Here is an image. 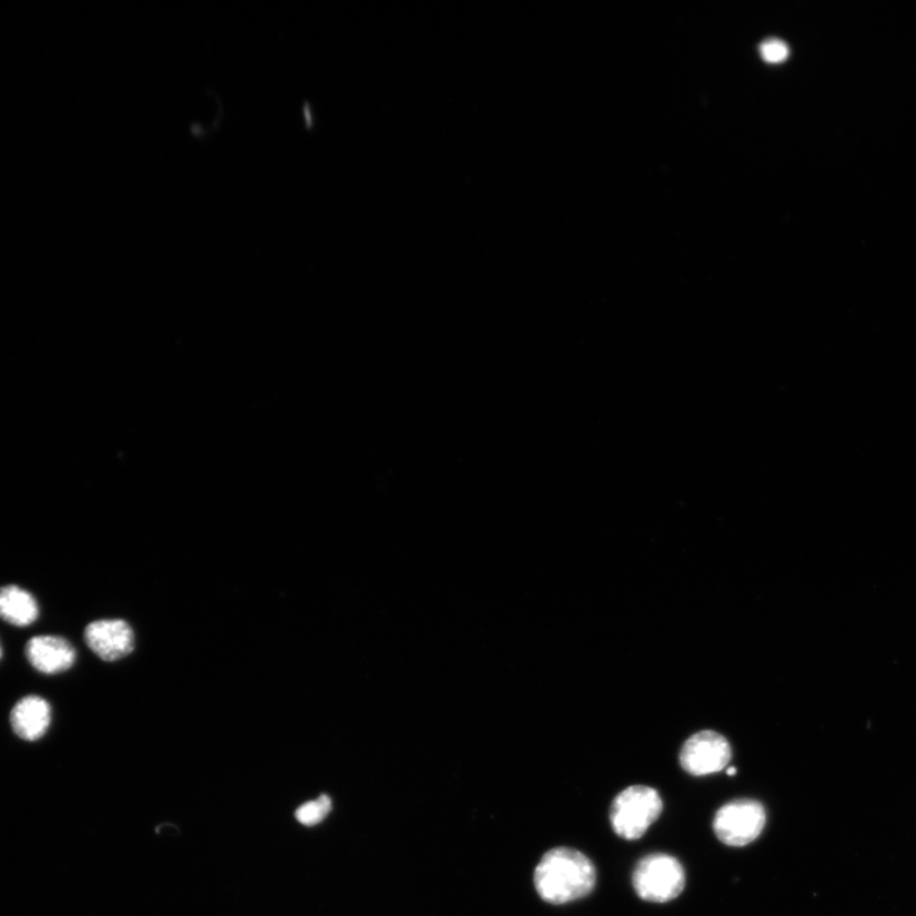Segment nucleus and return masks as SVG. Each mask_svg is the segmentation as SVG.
Listing matches in <instances>:
<instances>
[{
  "label": "nucleus",
  "instance_id": "12",
  "mask_svg": "<svg viewBox=\"0 0 916 916\" xmlns=\"http://www.w3.org/2000/svg\"><path fill=\"white\" fill-rule=\"evenodd\" d=\"M736 773H737V769H736V767H730V769H729V771H727V774H729L730 776H732V775H736Z\"/></svg>",
  "mask_w": 916,
  "mask_h": 916
},
{
  "label": "nucleus",
  "instance_id": "9",
  "mask_svg": "<svg viewBox=\"0 0 916 916\" xmlns=\"http://www.w3.org/2000/svg\"><path fill=\"white\" fill-rule=\"evenodd\" d=\"M39 618V604L33 596L17 586L0 589V619L14 627H29Z\"/></svg>",
  "mask_w": 916,
  "mask_h": 916
},
{
  "label": "nucleus",
  "instance_id": "13",
  "mask_svg": "<svg viewBox=\"0 0 916 916\" xmlns=\"http://www.w3.org/2000/svg\"><path fill=\"white\" fill-rule=\"evenodd\" d=\"M2 655H3L2 645H0V660H2Z\"/></svg>",
  "mask_w": 916,
  "mask_h": 916
},
{
  "label": "nucleus",
  "instance_id": "3",
  "mask_svg": "<svg viewBox=\"0 0 916 916\" xmlns=\"http://www.w3.org/2000/svg\"><path fill=\"white\" fill-rule=\"evenodd\" d=\"M635 893L648 903L664 904L684 892L685 871L669 854H651L638 863L633 875Z\"/></svg>",
  "mask_w": 916,
  "mask_h": 916
},
{
  "label": "nucleus",
  "instance_id": "2",
  "mask_svg": "<svg viewBox=\"0 0 916 916\" xmlns=\"http://www.w3.org/2000/svg\"><path fill=\"white\" fill-rule=\"evenodd\" d=\"M663 811L659 792L645 785L629 786L613 800L610 820L613 832L622 839L638 841Z\"/></svg>",
  "mask_w": 916,
  "mask_h": 916
},
{
  "label": "nucleus",
  "instance_id": "5",
  "mask_svg": "<svg viewBox=\"0 0 916 916\" xmlns=\"http://www.w3.org/2000/svg\"><path fill=\"white\" fill-rule=\"evenodd\" d=\"M731 759L730 742L714 731H703L691 736L680 754L682 769L695 776L720 773L727 767Z\"/></svg>",
  "mask_w": 916,
  "mask_h": 916
},
{
  "label": "nucleus",
  "instance_id": "1",
  "mask_svg": "<svg viewBox=\"0 0 916 916\" xmlns=\"http://www.w3.org/2000/svg\"><path fill=\"white\" fill-rule=\"evenodd\" d=\"M598 873L581 852L556 848L543 855L535 871V886L542 900L561 905L576 902L590 893Z\"/></svg>",
  "mask_w": 916,
  "mask_h": 916
},
{
  "label": "nucleus",
  "instance_id": "10",
  "mask_svg": "<svg viewBox=\"0 0 916 916\" xmlns=\"http://www.w3.org/2000/svg\"><path fill=\"white\" fill-rule=\"evenodd\" d=\"M332 808L333 802L330 797L323 794L318 800L307 802L304 806H301L296 811V818L302 825L314 826L323 823L325 817L330 814Z\"/></svg>",
  "mask_w": 916,
  "mask_h": 916
},
{
  "label": "nucleus",
  "instance_id": "7",
  "mask_svg": "<svg viewBox=\"0 0 916 916\" xmlns=\"http://www.w3.org/2000/svg\"><path fill=\"white\" fill-rule=\"evenodd\" d=\"M26 657L34 670L45 675H55L72 669L77 652L62 637L40 635L30 639L26 645Z\"/></svg>",
  "mask_w": 916,
  "mask_h": 916
},
{
  "label": "nucleus",
  "instance_id": "8",
  "mask_svg": "<svg viewBox=\"0 0 916 916\" xmlns=\"http://www.w3.org/2000/svg\"><path fill=\"white\" fill-rule=\"evenodd\" d=\"M51 708L45 699L38 695L24 696L13 706L11 724L17 736L23 741L40 740L50 727Z\"/></svg>",
  "mask_w": 916,
  "mask_h": 916
},
{
  "label": "nucleus",
  "instance_id": "4",
  "mask_svg": "<svg viewBox=\"0 0 916 916\" xmlns=\"http://www.w3.org/2000/svg\"><path fill=\"white\" fill-rule=\"evenodd\" d=\"M766 824V812L755 800H737L716 812L713 828L716 837L730 846H745L757 839Z\"/></svg>",
  "mask_w": 916,
  "mask_h": 916
},
{
  "label": "nucleus",
  "instance_id": "11",
  "mask_svg": "<svg viewBox=\"0 0 916 916\" xmlns=\"http://www.w3.org/2000/svg\"><path fill=\"white\" fill-rule=\"evenodd\" d=\"M760 53H762L767 63H781L788 58L790 50L783 41L767 40L762 48H760Z\"/></svg>",
  "mask_w": 916,
  "mask_h": 916
},
{
  "label": "nucleus",
  "instance_id": "6",
  "mask_svg": "<svg viewBox=\"0 0 916 916\" xmlns=\"http://www.w3.org/2000/svg\"><path fill=\"white\" fill-rule=\"evenodd\" d=\"M90 650L106 662L124 659L134 650V633L124 620H98L84 630Z\"/></svg>",
  "mask_w": 916,
  "mask_h": 916
}]
</instances>
